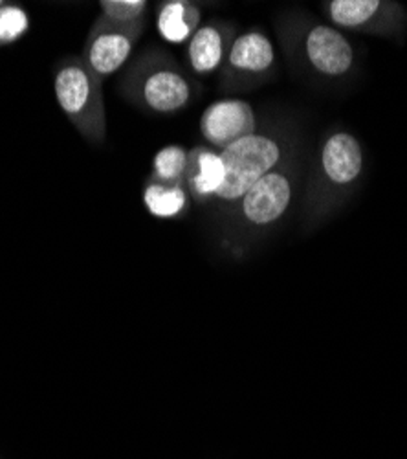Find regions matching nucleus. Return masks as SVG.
Listing matches in <instances>:
<instances>
[{
	"mask_svg": "<svg viewBox=\"0 0 407 459\" xmlns=\"http://www.w3.org/2000/svg\"><path fill=\"white\" fill-rule=\"evenodd\" d=\"M188 168L193 194L199 199L216 197L222 182H225V166H222L220 152L197 149L190 157Z\"/></svg>",
	"mask_w": 407,
	"mask_h": 459,
	"instance_id": "obj_12",
	"label": "nucleus"
},
{
	"mask_svg": "<svg viewBox=\"0 0 407 459\" xmlns=\"http://www.w3.org/2000/svg\"><path fill=\"white\" fill-rule=\"evenodd\" d=\"M188 162H190L188 151L180 145H167L160 149L153 160L155 180L162 184L180 186L183 173L188 171Z\"/></svg>",
	"mask_w": 407,
	"mask_h": 459,
	"instance_id": "obj_14",
	"label": "nucleus"
},
{
	"mask_svg": "<svg viewBox=\"0 0 407 459\" xmlns=\"http://www.w3.org/2000/svg\"><path fill=\"white\" fill-rule=\"evenodd\" d=\"M143 204L158 219H173L188 208V195L182 186L153 180L143 189Z\"/></svg>",
	"mask_w": 407,
	"mask_h": 459,
	"instance_id": "obj_13",
	"label": "nucleus"
},
{
	"mask_svg": "<svg viewBox=\"0 0 407 459\" xmlns=\"http://www.w3.org/2000/svg\"><path fill=\"white\" fill-rule=\"evenodd\" d=\"M378 10V0H335L330 4V17L340 26L354 28L373 19Z\"/></svg>",
	"mask_w": 407,
	"mask_h": 459,
	"instance_id": "obj_15",
	"label": "nucleus"
},
{
	"mask_svg": "<svg viewBox=\"0 0 407 459\" xmlns=\"http://www.w3.org/2000/svg\"><path fill=\"white\" fill-rule=\"evenodd\" d=\"M55 100L89 143L101 145L106 138V112L103 80L89 68L81 56L63 57L54 68Z\"/></svg>",
	"mask_w": 407,
	"mask_h": 459,
	"instance_id": "obj_1",
	"label": "nucleus"
},
{
	"mask_svg": "<svg viewBox=\"0 0 407 459\" xmlns=\"http://www.w3.org/2000/svg\"><path fill=\"white\" fill-rule=\"evenodd\" d=\"M279 159V145L274 140L259 134H251L222 149L220 160L225 166V182L218 189L216 199H242L255 182L272 171Z\"/></svg>",
	"mask_w": 407,
	"mask_h": 459,
	"instance_id": "obj_2",
	"label": "nucleus"
},
{
	"mask_svg": "<svg viewBox=\"0 0 407 459\" xmlns=\"http://www.w3.org/2000/svg\"><path fill=\"white\" fill-rule=\"evenodd\" d=\"M200 133L211 145L226 149L232 143L255 134L253 108L242 100L215 101L202 114Z\"/></svg>",
	"mask_w": 407,
	"mask_h": 459,
	"instance_id": "obj_4",
	"label": "nucleus"
},
{
	"mask_svg": "<svg viewBox=\"0 0 407 459\" xmlns=\"http://www.w3.org/2000/svg\"><path fill=\"white\" fill-rule=\"evenodd\" d=\"M323 169L336 184L352 182L363 164L361 147L351 134H335L323 147Z\"/></svg>",
	"mask_w": 407,
	"mask_h": 459,
	"instance_id": "obj_8",
	"label": "nucleus"
},
{
	"mask_svg": "<svg viewBox=\"0 0 407 459\" xmlns=\"http://www.w3.org/2000/svg\"><path fill=\"white\" fill-rule=\"evenodd\" d=\"M292 187L284 175L270 171L255 182L242 197V213L248 222L265 226L277 221L288 208Z\"/></svg>",
	"mask_w": 407,
	"mask_h": 459,
	"instance_id": "obj_5",
	"label": "nucleus"
},
{
	"mask_svg": "<svg viewBox=\"0 0 407 459\" xmlns=\"http://www.w3.org/2000/svg\"><path fill=\"white\" fill-rule=\"evenodd\" d=\"M226 52V39L225 33L220 31L215 24H206L195 31L190 41L188 57L191 63V68L197 74H209L216 70L225 59Z\"/></svg>",
	"mask_w": 407,
	"mask_h": 459,
	"instance_id": "obj_11",
	"label": "nucleus"
},
{
	"mask_svg": "<svg viewBox=\"0 0 407 459\" xmlns=\"http://www.w3.org/2000/svg\"><path fill=\"white\" fill-rule=\"evenodd\" d=\"M200 24V10L183 0L164 3L157 13V28L167 43H186Z\"/></svg>",
	"mask_w": 407,
	"mask_h": 459,
	"instance_id": "obj_9",
	"label": "nucleus"
},
{
	"mask_svg": "<svg viewBox=\"0 0 407 459\" xmlns=\"http://www.w3.org/2000/svg\"><path fill=\"white\" fill-rule=\"evenodd\" d=\"M3 4H4V3H3V0H0V6H3Z\"/></svg>",
	"mask_w": 407,
	"mask_h": 459,
	"instance_id": "obj_18",
	"label": "nucleus"
},
{
	"mask_svg": "<svg viewBox=\"0 0 407 459\" xmlns=\"http://www.w3.org/2000/svg\"><path fill=\"white\" fill-rule=\"evenodd\" d=\"M30 15L21 4H3L0 6V47L12 45L28 33Z\"/></svg>",
	"mask_w": 407,
	"mask_h": 459,
	"instance_id": "obj_16",
	"label": "nucleus"
},
{
	"mask_svg": "<svg viewBox=\"0 0 407 459\" xmlns=\"http://www.w3.org/2000/svg\"><path fill=\"white\" fill-rule=\"evenodd\" d=\"M274 63V47L267 35L250 31L241 35L228 54V65L242 74H263Z\"/></svg>",
	"mask_w": 407,
	"mask_h": 459,
	"instance_id": "obj_10",
	"label": "nucleus"
},
{
	"mask_svg": "<svg viewBox=\"0 0 407 459\" xmlns=\"http://www.w3.org/2000/svg\"><path fill=\"white\" fill-rule=\"evenodd\" d=\"M307 54L310 63L326 75H342L352 65V48L345 37L328 26H318L309 33Z\"/></svg>",
	"mask_w": 407,
	"mask_h": 459,
	"instance_id": "obj_7",
	"label": "nucleus"
},
{
	"mask_svg": "<svg viewBox=\"0 0 407 459\" xmlns=\"http://www.w3.org/2000/svg\"><path fill=\"white\" fill-rule=\"evenodd\" d=\"M147 6L149 4L145 0H101L99 3L101 17L122 26L140 24Z\"/></svg>",
	"mask_w": 407,
	"mask_h": 459,
	"instance_id": "obj_17",
	"label": "nucleus"
},
{
	"mask_svg": "<svg viewBox=\"0 0 407 459\" xmlns=\"http://www.w3.org/2000/svg\"><path fill=\"white\" fill-rule=\"evenodd\" d=\"M138 92L147 108L164 114L183 108L191 98L188 80L169 66H160L143 74Z\"/></svg>",
	"mask_w": 407,
	"mask_h": 459,
	"instance_id": "obj_6",
	"label": "nucleus"
},
{
	"mask_svg": "<svg viewBox=\"0 0 407 459\" xmlns=\"http://www.w3.org/2000/svg\"><path fill=\"white\" fill-rule=\"evenodd\" d=\"M140 31L141 22L122 26L99 15L87 35L81 57L99 80H105L127 63Z\"/></svg>",
	"mask_w": 407,
	"mask_h": 459,
	"instance_id": "obj_3",
	"label": "nucleus"
}]
</instances>
